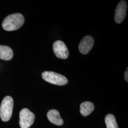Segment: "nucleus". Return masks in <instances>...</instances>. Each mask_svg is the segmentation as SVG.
Returning a JSON list of instances; mask_svg holds the SVG:
<instances>
[{
    "instance_id": "obj_4",
    "label": "nucleus",
    "mask_w": 128,
    "mask_h": 128,
    "mask_svg": "<svg viewBox=\"0 0 128 128\" xmlns=\"http://www.w3.org/2000/svg\"><path fill=\"white\" fill-rule=\"evenodd\" d=\"M19 124L21 128H30L35 118L34 114L27 108H23L20 112Z\"/></svg>"
},
{
    "instance_id": "obj_6",
    "label": "nucleus",
    "mask_w": 128,
    "mask_h": 128,
    "mask_svg": "<svg viewBox=\"0 0 128 128\" xmlns=\"http://www.w3.org/2000/svg\"><path fill=\"white\" fill-rule=\"evenodd\" d=\"M127 9V3L124 0H121L117 5L114 14V20L118 24L121 23L124 20L126 15Z\"/></svg>"
},
{
    "instance_id": "obj_9",
    "label": "nucleus",
    "mask_w": 128,
    "mask_h": 128,
    "mask_svg": "<svg viewBox=\"0 0 128 128\" xmlns=\"http://www.w3.org/2000/svg\"><path fill=\"white\" fill-rule=\"evenodd\" d=\"M80 112L82 116L86 117L92 113L94 109V105L90 102H82L80 106Z\"/></svg>"
},
{
    "instance_id": "obj_3",
    "label": "nucleus",
    "mask_w": 128,
    "mask_h": 128,
    "mask_svg": "<svg viewBox=\"0 0 128 128\" xmlns=\"http://www.w3.org/2000/svg\"><path fill=\"white\" fill-rule=\"evenodd\" d=\"M42 78L46 82L58 86H64L68 80L64 76L51 71H45L42 74Z\"/></svg>"
},
{
    "instance_id": "obj_10",
    "label": "nucleus",
    "mask_w": 128,
    "mask_h": 128,
    "mask_svg": "<svg viewBox=\"0 0 128 128\" xmlns=\"http://www.w3.org/2000/svg\"><path fill=\"white\" fill-rule=\"evenodd\" d=\"M14 52L8 46L0 45V59L10 60L13 58Z\"/></svg>"
},
{
    "instance_id": "obj_5",
    "label": "nucleus",
    "mask_w": 128,
    "mask_h": 128,
    "mask_svg": "<svg viewBox=\"0 0 128 128\" xmlns=\"http://www.w3.org/2000/svg\"><path fill=\"white\" fill-rule=\"evenodd\" d=\"M53 50L56 56L59 58L65 60L68 57V50L63 41H55L53 43Z\"/></svg>"
},
{
    "instance_id": "obj_2",
    "label": "nucleus",
    "mask_w": 128,
    "mask_h": 128,
    "mask_svg": "<svg viewBox=\"0 0 128 128\" xmlns=\"http://www.w3.org/2000/svg\"><path fill=\"white\" fill-rule=\"evenodd\" d=\"M14 107V100L10 96L5 97L0 106V117L4 122H8L10 119Z\"/></svg>"
},
{
    "instance_id": "obj_7",
    "label": "nucleus",
    "mask_w": 128,
    "mask_h": 128,
    "mask_svg": "<svg viewBox=\"0 0 128 128\" xmlns=\"http://www.w3.org/2000/svg\"><path fill=\"white\" fill-rule=\"evenodd\" d=\"M94 44V39L90 36L84 37L79 44V50L84 55L88 54L91 50Z\"/></svg>"
},
{
    "instance_id": "obj_11",
    "label": "nucleus",
    "mask_w": 128,
    "mask_h": 128,
    "mask_svg": "<svg viewBox=\"0 0 128 128\" xmlns=\"http://www.w3.org/2000/svg\"><path fill=\"white\" fill-rule=\"evenodd\" d=\"M106 128H119L114 116L112 114H107L105 118Z\"/></svg>"
},
{
    "instance_id": "obj_1",
    "label": "nucleus",
    "mask_w": 128,
    "mask_h": 128,
    "mask_svg": "<svg viewBox=\"0 0 128 128\" xmlns=\"http://www.w3.org/2000/svg\"><path fill=\"white\" fill-rule=\"evenodd\" d=\"M25 22L23 15L19 13L12 14L7 16L4 20L2 26L6 31H14L21 27Z\"/></svg>"
},
{
    "instance_id": "obj_8",
    "label": "nucleus",
    "mask_w": 128,
    "mask_h": 128,
    "mask_svg": "<svg viewBox=\"0 0 128 128\" xmlns=\"http://www.w3.org/2000/svg\"><path fill=\"white\" fill-rule=\"evenodd\" d=\"M48 119L52 124L56 125L61 126L64 124V122L61 118L60 112L55 109L50 110L47 113Z\"/></svg>"
},
{
    "instance_id": "obj_12",
    "label": "nucleus",
    "mask_w": 128,
    "mask_h": 128,
    "mask_svg": "<svg viewBox=\"0 0 128 128\" xmlns=\"http://www.w3.org/2000/svg\"><path fill=\"white\" fill-rule=\"evenodd\" d=\"M128 68L127 69V70L124 73V78L125 80L127 82H128Z\"/></svg>"
}]
</instances>
